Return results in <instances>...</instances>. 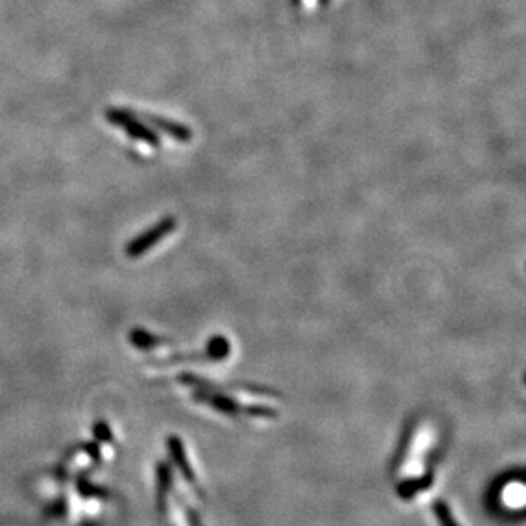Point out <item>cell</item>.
<instances>
[{
    "instance_id": "obj_1",
    "label": "cell",
    "mask_w": 526,
    "mask_h": 526,
    "mask_svg": "<svg viewBox=\"0 0 526 526\" xmlns=\"http://www.w3.org/2000/svg\"><path fill=\"white\" fill-rule=\"evenodd\" d=\"M106 118L107 121L114 124V126L123 128L128 133V136H131V138L140 140V142L147 143V145L154 148L160 147L159 133H155V130H152L147 123L140 121L138 116L133 114V112L119 110V107H110V110L106 111Z\"/></svg>"
},
{
    "instance_id": "obj_2",
    "label": "cell",
    "mask_w": 526,
    "mask_h": 526,
    "mask_svg": "<svg viewBox=\"0 0 526 526\" xmlns=\"http://www.w3.org/2000/svg\"><path fill=\"white\" fill-rule=\"evenodd\" d=\"M176 227H178V220H176L174 216H166V218H162L160 222L155 223L154 227H150L148 230L142 232L138 237H135L133 240H130L126 249H124V252H126V256L130 259L140 258V256H143L145 252L150 251L152 247L157 246L164 237H167L171 232H174Z\"/></svg>"
},
{
    "instance_id": "obj_3",
    "label": "cell",
    "mask_w": 526,
    "mask_h": 526,
    "mask_svg": "<svg viewBox=\"0 0 526 526\" xmlns=\"http://www.w3.org/2000/svg\"><path fill=\"white\" fill-rule=\"evenodd\" d=\"M195 399L198 400V402H203V404H208L210 407L215 409V411L222 412V414H227V416H237L242 412V404L237 402L235 399H232V397L228 395H223V393H218V390H195Z\"/></svg>"
},
{
    "instance_id": "obj_4",
    "label": "cell",
    "mask_w": 526,
    "mask_h": 526,
    "mask_svg": "<svg viewBox=\"0 0 526 526\" xmlns=\"http://www.w3.org/2000/svg\"><path fill=\"white\" fill-rule=\"evenodd\" d=\"M143 119H145L147 124L152 128V130H157L160 131V133L178 140V142H190V140L192 138L190 128L183 126V124H179V123H174L172 119L162 118V116H157V114H143Z\"/></svg>"
},
{
    "instance_id": "obj_5",
    "label": "cell",
    "mask_w": 526,
    "mask_h": 526,
    "mask_svg": "<svg viewBox=\"0 0 526 526\" xmlns=\"http://www.w3.org/2000/svg\"><path fill=\"white\" fill-rule=\"evenodd\" d=\"M167 449L169 455H171L172 461L178 467V471L183 473V477L188 482H191L192 485H196V475L192 471L190 460H188L186 449H184V443L179 436H169L167 438Z\"/></svg>"
},
{
    "instance_id": "obj_6",
    "label": "cell",
    "mask_w": 526,
    "mask_h": 526,
    "mask_svg": "<svg viewBox=\"0 0 526 526\" xmlns=\"http://www.w3.org/2000/svg\"><path fill=\"white\" fill-rule=\"evenodd\" d=\"M433 484H435V473L428 472L424 473L423 477H419V479H409L400 482V484L397 485V494H399V497H402V499H412V497L417 496L419 492L428 491Z\"/></svg>"
},
{
    "instance_id": "obj_7",
    "label": "cell",
    "mask_w": 526,
    "mask_h": 526,
    "mask_svg": "<svg viewBox=\"0 0 526 526\" xmlns=\"http://www.w3.org/2000/svg\"><path fill=\"white\" fill-rule=\"evenodd\" d=\"M172 471L166 461H160L157 463V501L160 509H166L167 496L172 491Z\"/></svg>"
},
{
    "instance_id": "obj_8",
    "label": "cell",
    "mask_w": 526,
    "mask_h": 526,
    "mask_svg": "<svg viewBox=\"0 0 526 526\" xmlns=\"http://www.w3.org/2000/svg\"><path fill=\"white\" fill-rule=\"evenodd\" d=\"M128 339L130 343L133 344L136 349H142V351H148V349H154L160 346V344L167 343V339H162V337L152 334V332L145 331V329H133L128 334Z\"/></svg>"
},
{
    "instance_id": "obj_9",
    "label": "cell",
    "mask_w": 526,
    "mask_h": 526,
    "mask_svg": "<svg viewBox=\"0 0 526 526\" xmlns=\"http://www.w3.org/2000/svg\"><path fill=\"white\" fill-rule=\"evenodd\" d=\"M75 487H77V492L86 499H91V497H98V499H106L110 497V491L106 487H101V485L94 484L87 479L86 475H79L75 479Z\"/></svg>"
},
{
    "instance_id": "obj_10",
    "label": "cell",
    "mask_w": 526,
    "mask_h": 526,
    "mask_svg": "<svg viewBox=\"0 0 526 526\" xmlns=\"http://www.w3.org/2000/svg\"><path fill=\"white\" fill-rule=\"evenodd\" d=\"M230 355V343L223 336H215L208 341L206 356L213 361H222Z\"/></svg>"
},
{
    "instance_id": "obj_11",
    "label": "cell",
    "mask_w": 526,
    "mask_h": 526,
    "mask_svg": "<svg viewBox=\"0 0 526 526\" xmlns=\"http://www.w3.org/2000/svg\"><path fill=\"white\" fill-rule=\"evenodd\" d=\"M433 511H435L438 523L441 526H459V523H456L455 518L452 515V511H449L448 504L445 503L443 499H438L436 503L433 504Z\"/></svg>"
},
{
    "instance_id": "obj_12",
    "label": "cell",
    "mask_w": 526,
    "mask_h": 526,
    "mask_svg": "<svg viewBox=\"0 0 526 526\" xmlns=\"http://www.w3.org/2000/svg\"><path fill=\"white\" fill-rule=\"evenodd\" d=\"M242 412L251 417H263V419H276L278 417V411L268 407V405H244Z\"/></svg>"
},
{
    "instance_id": "obj_13",
    "label": "cell",
    "mask_w": 526,
    "mask_h": 526,
    "mask_svg": "<svg viewBox=\"0 0 526 526\" xmlns=\"http://www.w3.org/2000/svg\"><path fill=\"white\" fill-rule=\"evenodd\" d=\"M92 435H94L96 441H99V443H112V440H114L110 424L106 421H96L92 424Z\"/></svg>"
},
{
    "instance_id": "obj_14",
    "label": "cell",
    "mask_w": 526,
    "mask_h": 526,
    "mask_svg": "<svg viewBox=\"0 0 526 526\" xmlns=\"http://www.w3.org/2000/svg\"><path fill=\"white\" fill-rule=\"evenodd\" d=\"M84 452H86L87 455L91 456V460H94L96 463H99V461H101V459H103L101 447H99V445L96 443V441H92V443H86V445H84Z\"/></svg>"
},
{
    "instance_id": "obj_15",
    "label": "cell",
    "mask_w": 526,
    "mask_h": 526,
    "mask_svg": "<svg viewBox=\"0 0 526 526\" xmlns=\"http://www.w3.org/2000/svg\"><path fill=\"white\" fill-rule=\"evenodd\" d=\"M186 511H188V520H190L191 526H202V521L198 520V515H196L191 508H186Z\"/></svg>"
},
{
    "instance_id": "obj_16",
    "label": "cell",
    "mask_w": 526,
    "mask_h": 526,
    "mask_svg": "<svg viewBox=\"0 0 526 526\" xmlns=\"http://www.w3.org/2000/svg\"><path fill=\"white\" fill-rule=\"evenodd\" d=\"M82 526H92L91 523H86V525H82Z\"/></svg>"
}]
</instances>
